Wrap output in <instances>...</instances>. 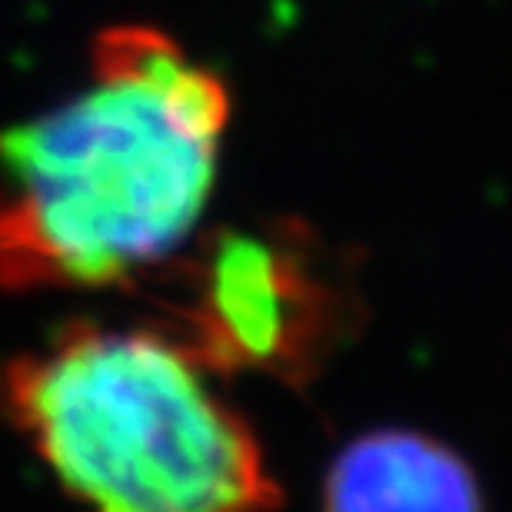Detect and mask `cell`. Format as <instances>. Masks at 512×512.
<instances>
[{"instance_id":"obj_1","label":"cell","mask_w":512,"mask_h":512,"mask_svg":"<svg viewBox=\"0 0 512 512\" xmlns=\"http://www.w3.org/2000/svg\"><path fill=\"white\" fill-rule=\"evenodd\" d=\"M230 94L157 27L97 37L87 87L0 130V290L130 283L197 227Z\"/></svg>"},{"instance_id":"obj_2","label":"cell","mask_w":512,"mask_h":512,"mask_svg":"<svg viewBox=\"0 0 512 512\" xmlns=\"http://www.w3.org/2000/svg\"><path fill=\"white\" fill-rule=\"evenodd\" d=\"M7 419L87 512H273L250 426L143 330L74 326L0 373Z\"/></svg>"},{"instance_id":"obj_3","label":"cell","mask_w":512,"mask_h":512,"mask_svg":"<svg viewBox=\"0 0 512 512\" xmlns=\"http://www.w3.org/2000/svg\"><path fill=\"white\" fill-rule=\"evenodd\" d=\"M180 346L203 370L263 373L300 386L323 370L353 303L300 230H227L187 266Z\"/></svg>"},{"instance_id":"obj_4","label":"cell","mask_w":512,"mask_h":512,"mask_svg":"<svg viewBox=\"0 0 512 512\" xmlns=\"http://www.w3.org/2000/svg\"><path fill=\"white\" fill-rule=\"evenodd\" d=\"M323 512H483L473 469L409 429H376L336 456Z\"/></svg>"}]
</instances>
